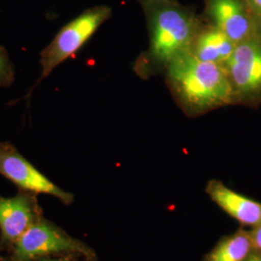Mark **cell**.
Returning <instances> with one entry per match:
<instances>
[{"label": "cell", "instance_id": "cell-1", "mask_svg": "<svg viewBox=\"0 0 261 261\" xmlns=\"http://www.w3.org/2000/svg\"><path fill=\"white\" fill-rule=\"evenodd\" d=\"M148 33V46L136 58L133 70L141 80L165 74L169 64L186 53L201 16L192 7L172 1H140Z\"/></svg>", "mask_w": 261, "mask_h": 261}, {"label": "cell", "instance_id": "cell-2", "mask_svg": "<svg viewBox=\"0 0 261 261\" xmlns=\"http://www.w3.org/2000/svg\"><path fill=\"white\" fill-rule=\"evenodd\" d=\"M164 76L173 100L189 118L233 106L223 65L200 61L186 53L169 64Z\"/></svg>", "mask_w": 261, "mask_h": 261}, {"label": "cell", "instance_id": "cell-3", "mask_svg": "<svg viewBox=\"0 0 261 261\" xmlns=\"http://www.w3.org/2000/svg\"><path fill=\"white\" fill-rule=\"evenodd\" d=\"M112 10L107 5H97L84 10L76 18L61 28L56 37L40 53L42 73L29 90L27 98L34 87L51 74L57 66L73 57L93 36L97 30L112 17Z\"/></svg>", "mask_w": 261, "mask_h": 261}, {"label": "cell", "instance_id": "cell-4", "mask_svg": "<svg viewBox=\"0 0 261 261\" xmlns=\"http://www.w3.org/2000/svg\"><path fill=\"white\" fill-rule=\"evenodd\" d=\"M232 92L233 106H261V31L236 44L224 65Z\"/></svg>", "mask_w": 261, "mask_h": 261}, {"label": "cell", "instance_id": "cell-5", "mask_svg": "<svg viewBox=\"0 0 261 261\" xmlns=\"http://www.w3.org/2000/svg\"><path fill=\"white\" fill-rule=\"evenodd\" d=\"M59 253L82 254L89 259L95 257L93 251L84 243L42 216L13 245L9 261H34Z\"/></svg>", "mask_w": 261, "mask_h": 261}, {"label": "cell", "instance_id": "cell-6", "mask_svg": "<svg viewBox=\"0 0 261 261\" xmlns=\"http://www.w3.org/2000/svg\"><path fill=\"white\" fill-rule=\"evenodd\" d=\"M0 174L20 191L55 196L66 205L74 201L73 194L56 186L8 141H0Z\"/></svg>", "mask_w": 261, "mask_h": 261}, {"label": "cell", "instance_id": "cell-7", "mask_svg": "<svg viewBox=\"0 0 261 261\" xmlns=\"http://www.w3.org/2000/svg\"><path fill=\"white\" fill-rule=\"evenodd\" d=\"M203 21L221 30L235 44L259 29L246 0H203Z\"/></svg>", "mask_w": 261, "mask_h": 261}, {"label": "cell", "instance_id": "cell-8", "mask_svg": "<svg viewBox=\"0 0 261 261\" xmlns=\"http://www.w3.org/2000/svg\"><path fill=\"white\" fill-rule=\"evenodd\" d=\"M42 217L36 195L19 191L14 196L0 195V233L6 246L13 247L19 237Z\"/></svg>", "mask_w": 261, "mask_h": 261}, {"label": "cell", "instance_id": "cell-9", "mask_svg": "<svg viewBox=\"0 0 261 261\" xmlns=\"http://www.w3.org/2000/svg\"><path fill=\"white\" fill-rule=\"evenodd\" d=\"M205 191L217 205L240 224L252 228L261 224L260 202L236 193L216 179L207 183Z\"/></svg>", "mask_w": 261, "mask_h": 261}, {"label": "cell", "instance_id": "cell-10", "mask_svg": "<svg viewBox=\"0 0 261 261\" xmlns=\"http://www.w3.org/2000/svg\"><path fill=\"white\" fill-rule=\"evenodd\" d=\"M235 47L233 41L202 19L192 40L189 54L200 61L224 66L233 54Z\"/></svg>", "mask_w": 261, "mask_h": 261}, {"label": "cell", "instance_id": "cell-11", "mask_svg": "<svg viewBox=\"0 0 261 261\" xmlns=\"http://www.w3.org/2000/svg\"><path fill=\"white\" fill-rule=\"evenodd\" d=\"M252 250L251 233L239 230L224 237L206 254L203 261H246Z\"/></svg>", "mask_w": 261, "mask_h": 261}, {"label": "cell", "instance_id": "cell-12", "mask_svg": "<svg viewBox=\"0 0 261 261\" xmlns=\"http://www.w3.org/2000/svg\"><path fill=\"white\" fill-rule=\"evenodd\" d=\"M15 81L14 64L7 49L0 45V89L9 87Z\"/></svg>", "mask_w": 261, "mask_h": 261}, {"label": "cell", "instance_id": "cell-13", "mask_svg": "<svg viewBox=\"0 0 261 261\" xmlns=\"http://www.w3.org/2000/svg\"><path fill=\"white\" fill-rule=\"evenodd\" d=\"M246 1L252 11L253 18L256 21L257 28L261 31V0H246Z\"/></svg>", "mask_w": 261, "mask_h": 261}, {"label": "cell", "instance_id": "cell-14", "mask_svg": "<svg viewBox=\"0 0 261 261\" xmlns=\"http://www.w3.org/2000/svg\"><path fill=\"white\" fill-rule=\"evenodd\" d=\"M251 233L253 250L261 252V224L252 228Z\"/></svg>", "mask_w": 261, "mask_h": 261}, {"label": "cell", "instance_id": "cell-15", "mask_svg": "<svg viewBox=\"0 0 261 261\" xmlns=\"http://www.w3.org/2000/svg\"><path fill=\"white\" fill-rule=\"evenodd\" d=\"M246 261H261V252H258L256 250H252Z\"/></svg>", "mask_w": 261, "mask_h": 261}, {"label": "cell", "instance_id": "cell-16", "mask_svg": "<svg viewBox=\"0 0 261 261\" xmlns=\"http://www.w3.org/2000/svg\"><path fill=\"white\" fill-rule=\"evenodd\" d=\"M34 261H68L67 258L65 257H58V258H54L51 256H47V257H42V258H39Z\"/></svg>", "mask_w": 261, "mask_h": 261}, {"label": "cell", "instance_id": "cell-17", "mask_svg": "<svg viewBox=\"0 0 261 261\" xmlns=\"http://www.w3.org/2000/svg\"><path fill=\"white\" fill-rule=\"evenodd\" d=\"M139 2L140 1H172V0H138Z\"/></svg>", "mask_w": 261, "mask_h": 261}]
</instances>
